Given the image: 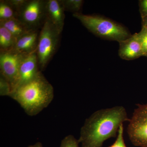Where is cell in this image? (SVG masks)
<instances>
[{
	"mask_svg": "<svg viewBox=\"0 0 147 147\" xmlns=\"http://www.w3.org/2000/svg\"><path fill=\"white\" fill-rule=\"evenodd\" d=\"M46 1L28 0L19 10L17 18L30 30L41 28L46 20Z\"/></svg>",
	"mask_w": 147,
	"mask_h": 147,
	"instance_id": "obj_6",
	"label": "cell"
},
{
	"mask_svg": "<svg viewBox=\"0 0 147 147\" xmlns=\"http://www.w3.org/2000/svg\"><path fill=\"white\" fill-rule=\"evenodd\" d=\"M46 19L61 34L63 30L65 11L61 0H47L45 5Z\"/></svg>",
	"mask_w": 147,
	"mask_h": 147,
	"instance_id": "obj_10",
	"label": "cell"
},
{
	"mask_svg": "<svg viewBox=\"0 0 147 147\" xmlns=\"http://www.w3.org/2000/svg\"><path fill=\"white\" fill-rule=\"evenodd\" d=\"M28 147H42V145L40 142H38L34 144L30 145Z\"/></svg>",
	"mask_w": 147,
	"mask_h": 147,
	"instance_id": "obj_23",
	"label": "cell"
},
{
	"mask_svg": "<svg viewBox=\"0 0 147 147\" xmlns=\"http://www.w3.org/2000/svg\"><path fill=\"white\" fill-rule=\"evenodd\" d=\"M27 1L28 0H8L9 3L16 11L17 15L18 11L25 5Z\"/></svg>",
	"mask_w": 147,
	"mask_h": 147,
	"instance_id": "obj_20",
	"label": "cell"
},
{
	"mask_svg": "<svg viewBox=\"0 0 147 147\" xmlns=\"http://www.w3.org/2000/svg\"><path fill=\"white\" fill-rule=\"evenodd\" d=\"M123 124H122L120 127L117 139L113 145L109 147H127L124 139Z\"/></svg>",
	"mask_w": 147,
	"mask_h": 147,
	"instance_id": "obj_18",
	"label": "cell"
},
{
	"mask_svg": "<svg viewBox=\"0 0 147 147\" xmlns=\"http://www.w3.org/2000/svg\"><path fill=\"white\" fill-rule=\"evenodd\" d=\"M142 28L147 30V16L142 18Z\"/></svg>",
	"mask_w": 147,
	"mask_h": 147,
	"instance_id": "obj_22",
	"label": "cell"
},
{
	"mask_svg": "<svg viewBox=\"0 0 147 147\" xmlns=\"http://www.w3.org/2000/svg\"><path fill=\"white\" fill-rule=\"evenodd\" d=\"M65 10L73 13H79L82 8L84 1L82 0H61Z\"/></svg>",
	"mask_w": 147,
	"mask_h": 147,
	"instance_id": "obj_15",
	"label": "cell"
},
{
	"mask_svg": "<svg viewBox=\"0 0 147 147\" xmlns=\"http://www.w3.org/2000/svg\"><path fill=\"white\" fill-rule=\"evenodd\" d=\"M129 120L123 106L96 111L81 129L78 139L81 147H102L105 141L117 136L121 125Z\"/></svg>",
	"mask_w": 147,
	"mask_h": 147,
	"instance_id": "obj_1",
	"label": "cell"
},
{
	"mask_svg": "<svg viewBox=\"0 0 147 147\" xmlns=\"http://www.w3.org/2000/svg\"><path fill=\"white\" fill-rule=\"evenodd\" d=\"M26 55L13 51L0 53V74L9 82L11 86L17 76L19 67Z\"/></svg>",
	"mask_w": 147,
	"mask_h": 147,
	"instance_id": "obj_8",
	"label": "cell"
},
{
	"mask_svg": "<svg viewBox=\"0 0 147 147\" xmlns=\"http://www.w3.org/2000/svg\"><path fill=\"white\" fill-rule=\"evenodd\" d=\"M119 42V55L123 59L132 60L144 56L142 44L137 33Z\"/></svg>",
	"mask_w": 147,
	"mask_h": 147,
	"instance_id": "obj_9",
	"label": "cell"
},
{
	"mask_svg": "<svg viewBox=\"0 0 147 147\" xmlns=\"http://www.w3.org/2000/svg\"><path fill=\"white\" fill-rule=\"evenodd\" d=\"M137 34L142 44L144 56L147 57V30L142 28L141 31Z\"/></svg>",
	"mask_w": 147,
	"mask_h": 147,
	"instance_id": "obj_19",
	"label": "cell"
},
{
	"mask_svg": "<svg viewBox=\"0 0 147 147\" xmlns=\"http://www.w3.org/2000/svg\"><path fill=\"white\" fill-rule=\"evenodd\" d=\"M17 18V13L8 0L0 1V21Z\"/></svg>",
	"mask_w": 147,
	"mask_h": 147,
	"instance_id": "obj_14",
	"label": "cell"
},
{
	"mask_svg": "<svg viewBox=\"0 0 147 147\" xmlns=\"http://www.w3.org/2000/svg\"><path fill=\"white\" fill-rule=\"evenodd\" d=\"M73 16L78 19L90 32L103 39L119 42L131 35L122 25L103 16L87 15L81 12L73 13Z\"/></svg>",
	"mask_w": 147,
	"mask_h": 147,
	"instance_id": "obj_3",
	"label": "cell"
},
{
	"mask_svg": "<svg viewBox=\"0 0 147 147\" xmlns=\"http://www.w3.org/2000/svg\"><path fill=\"white\" fill-rule=\"evenodd\" d=\"M16 40L9 31L0 25V52L12 51Z\"/></svg>",
	"mask_w": 147,
	"mask_h": 147,
	"instance_id": "obj_13",
	"label": "cell"
},
{
	"mask_svg": "<svg viewBox=\"0 0 147 147\" xmlns=\"http://www.w3.org/2000/svg\"><path fill=\"white\" fill-rule=\"evenodd\" d=\"M0 25L6 28L12 34L16 40L25 33L31 30H29L17 18L0 21Z\"/></svg>",
	"mask_w": 147,
	"mask_h": 147,
	"instance_id": "obj_12",
	"label": "cell"
},
{
	"mask_svg": "<svg viewBox=\"0 0 147 147\" xmlns=\"http://www.w3.org/2000/svg\"><path fill=\"white\" fill-rule=\"evenodd\" d=\"M9 97L18 102L28 115L32 117L53 101L54 88L40 71L34 79L13 90Z\"/></svg>",
	"mask_w": 147,
	"mask_h": 147,
	"instance_id": "obj_2",
	"label": "cell"
},
{
	"mask_svg": "<svg viewBox=\"0 0 147 147\" xmlns=\"http://www.w3.org/2000/svg\"><path fill=\"white\" fill-rule=\"evenodd\" d=\"M11 92V88L9 82L0 74V96H9Z\"/></svg>",
	"mask_w": 147,
	"mask_h": 147,
	"instance_id": "obj_16",
	"label": "cell"
},
{
	"mask_svg": "<svg viewBox=\"0 0 147 147\" xmlns=\"http://www.w3.org/2000/svg\"><path fill=\"white\" fill-rule=\"evenodd\" d=\"M59 147H81L78 139L72 135L66 136L61 141Z\"/></svg>",
	"mask_w": 147,
	"mask_h": 147,
	"instance_id": "obj_17",
	"label": "cell"
},
{
	"mask_svg": "<svg viewBox=\"0 0 147 147\" xmlns=\"http://www.w3.org/2000/svg\"><path fill=\"white\" fill-rule=\"evenodd\" d=\"M40 71L36 52L26 55L19 67L17 76L11 86V92L34 79Z\"/></svg>",
	"mask_w": 147,
	"mask_h": 147,
	"instance_id": "obj_7",
	"label": "cell"
},
{
	"mask_svg": "<svg viewBox=\"0 0 147 147\" xmlns=\"http://www.w3.org/2000/svg\"><path fill=\"white\" fill-rule=\"evenodd\" d=\"M40 32L39 29L31 30L18 38L12 51L26 55L36 52Z\"/></svg>",
	"mask_w": 147,
	"mask_h": 147,
	"instance_id": "obj_11",
	"label": "cell"
},
{
	"mask_svg": "<svg viewBox=\"0 0 147 147\" xmlns=\"http://www.w3.org/2000/svg\"><path fill=\"white\" fill-rule=\"evenodd\" d=\"M139 7L142 18L147 16V0L139 1Z\"/></svg>",
	"mask_w": 147,
	"mask_h": 147,
	"instance_id": "obj_21",
	"label": "cell"
},
{
	"mask_svg": "<svg viewBox=\"0 0 147 147\" xmlns=\"http://www.w3.org/2000/svg\"><path fill=\"white\" fill-rule=\"evenodd\" d=\"M36 54L40 70H44L57 50L61 34L47 19L40 28Z\"/></svg>",
	"mask_w": 147,
	"mask_h": 147,
	"instance_id": "obj_4",
	"label": "cell"
},
{
	"mask_svg": "<svg viewBox=\"0 0 147 147\" xmlns=\"http://www.w3.org/2000/svg\"><path fill=\"white\" fill-rule=\"evenodd\" d=\"M137 105L128 121L127 134L134 146L147 147V103Z\"/></svg>",
	"mask_w": 147,
	"mask_h": 147,
	"instance_id": "obj_5",
	"label": "cell"
}]
</instances>
